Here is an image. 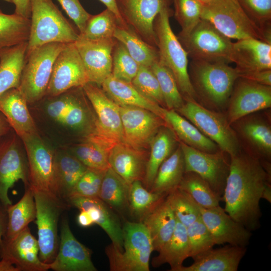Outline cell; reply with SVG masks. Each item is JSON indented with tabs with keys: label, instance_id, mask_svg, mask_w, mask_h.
Returning <instances> with one entry per match:
<instances>
[{
	"label": "cell",
	"instance_id": "obj_1",
	"mask_svg": "<svg viewBox=\"0 0 271 271\" xmlns=\"http://www.w3.org/2000/svg\"><path fill=\"white\" fill-rule=\"evenodd\" d=\"M270 186L269 172L256 157L241 150L230 156L222 200L224 210L250 231L259 226V201Z\"/></svg>",
	"mask_w": 271,
	"mask_h": 271
},
{
	"label": "cell",
	"instance_id": "obj_2",
	"mask_svg": "<svg viewBox=\"0 0 271 271\" xmlns=\"http://www.w3.org/2000/svg\"><path fill=\"white\" fill-rule=\"evenodd\" d=\"M171 14L170 7H165L154 21L159 61L173 75L184 99L196 100L195 92L189 75L188 56L171 28Z\"/></svg>",
	"mask_w": 271,
	"mask_h": 271
},
{
	"label": "cell",
	"instance_id": "obj_3",
	"mask_svg": "<svg viewBox=\"0 0 271 271\" xmlns=\"http://www.w3.org/2000/svg\"><path fill=\"white\" fill-rule=\"evenodd\" d=\"M188 72L196 98L218 107L228 103L239 78L236 69L225 62L192 60Z\"/></svg>",
	"mask_w": 271,
	"mask_h": 271
},
{
	"label": "cell",
	"instance_id": "obj_4",
	"mask_svg": "<svg viewBox=\"0 0 271 271\" xmlns=\"http://www.w3.org/2000/svg\"><path fill=\"white\" fill-rule=\"evenodd\" d=\"M30 30L27 54L46 44L74 43L79 34L52 0H31Z\"/></svg>",
	"mask_w": 271,
	"mask_h": 271
},
{
	"label": "cell",
	"instance_id": "obj_5",
	"mask_svg": "<svg viewBox=\"0 0 271 271\" xmlns=\"http://www.w3.org/2000/svg\"><path fill=\"white\" fill-rule=\"evenodd\" d=\"M123 243L121 251L111 243L105 248L111 271H149L151 255L154 251L150 232L141 221H126L122 226Z\"/></svg>",
	"mask_w": 271,
	"mask_h": 271
},
{
	"label": "cell",
	"instance_id": "obj_6",
	"mask_svg": "<svg viewBox=\"0 0 271 271\" xmlns=\"http://www.w3.org/2000/svg\"><path fill=\"white\" fill-rule=\"evenodd\" d=\"M66 44H46L26 54L18 88L28 104L38 102L46 96L54 61Z\"/></svg>",
	"mask_w": 271,
	"mask_h": 271
},
{
	"label": "cell",
	"instance_id": "obj_7",
	"mask_svg": "<svg viewBox=\"0 0 271 271\" xmlns=\"http://www.w3.org/2000/svg\"><path fill=\"white\" fill-rule=\"evenodd\" d=\"M177 37L193 60L231 63V39L207 20L201 19L188 33Z\"/></svg>",
	"mask_w": 271,
	"mask_h": 271
},
{
	"label": "cell",
	"instance_id": "obj_8",
	"mask_svg": "<svg viewBox=\"0 0 271 271\" xmlns=\"http://www.w3.org/2000/svg\"><path fill=\"white\" fill-rule=\"evenodd\" d=\"M201 19L210 22L230 39L253 38L265 42L261 30L247 16L237 0H213L202 6Z\"/></svg>",
	"mask_w": 271,
	"mask_h": 271
},
{
	"label": "cell",
	"instance_id": "obj_9",
	"mask_svg": "<svg viewBox=\"0 0 271 271\" xmlns=\"http://www.w3.org/2000/svg\"><path fill=\"white\" fill-rule=\"evenodd\" d=\"M176 110L193 123L203 134L214 142L220 150L232 156L240 151L239 141L227 117L206 108L195 100L184 99Z\"/></svg>",
	"mask_w": 271,
	"mask_h": 271
},
{
	"label": "cell",
	"instance_id": "obj_10",
	"mask_svg": "<svg viewBox=\"0 0 271 271\" xmlns=\"http://www.w3.org/2000/svg\"><path fill=\"white\" fill-rule=\"evenodd\" d=\"M36 207L39 257L44 262L53 261L58 252V223L60 215L67 204L55 195L33 190Z\"/></svg>",
	"mask_w": 271,
	"mask_h": 271
},
{
	"label": "cell",
	"instance_id": "obj_11",
	"mask_svg": "<svg viewBox=\"0 0 271 271\" xmlns=\"http://www.w3.org/2000/svg\"><path fill=\"white\" fill-rule=\"evenodd\" d=\"M21 141L13 129L0 137V201L6 207L12 204L8 192L17 182L21 180L26 189L30 187L27 158Z\"/></svg>",
	"mask_w": 271,
	"mask_h": 271
},
{
	"label": "cell",
	"instance_id": "obj_12",
	"mask_svg": "<svg viewBox=\"0 0 271 271\" xmlns=\"http://www.w3.org/2000/svg\"><path fill=\"white\" fill-rule=\"evenodd\" d=\"M21 139L27 158L30 187L55 195V154L38 132L26 135Z\"/></svg>",
	"mask_w": 271,
	"mask_h": 271
},
{
	"label": "cell",
	"instance_id": "obj_13",
	"mask_svg": "<svg viewBox=\"0 0 271 271\" xmlns=\"http://www.w3.org/2000/svg\"><path fill=\"white\" fill-rule=\"evenodd\" d=\"M89 80L74 43L66 44L56 57L46 96L53 97L67 91L82 87Z\"/></svg>",
	"mask_w": 271,
	"mask_h": 271
},
{
	"label": "cell",
	"instance_id": "obj_14",
	"mask_svg": "<svg viewBox=\"0 0 271 271\" xmlns=\"http://www.w3.org/2000/svg\"><path fill=\"white\" fill-rule=\"evenodd\" d=\"M179 145L184 156L185 172L198 174L222 198L230 161L226 160L221 151L205 152L182 142Z\"/></svg>",
	"mask_w": 271,
	"mask_h": 271
},
{
	"label": "cell",
	"instance_id": "obj_15",
	"mask_svg": "<svg viewBox=\"0 0 271 271\" xmlns=\"http://www.w3.org/2000/svg\"><path fill=\"white\" fill-rule=\"evenodd\" d=\"M172 0H115L118 10L127 27L144 41L157 47L154 23L163 9Z\"/></svg>",
	"mask_w": 271,
	"mask_h": 271
},
{
	"label": "cell",
	"instance_id": "obj_16",
	"mask_svg": "<svg viewBox=\"0 0 271 271\" xmlns=\"http://www.w3.org/2000/svg\"><path fill=\"white\" fill-rule=\"evenodd\" d=\"M119 106L122 125L124 142L132 147L143 150L164 126L165 120L155 113L140 107Z\"/></svg>",
	"mask_w": 271,
	"mask_h": 271
},
{
	"label": "cell",
	"instance_id": "obj_17",
	"mask_svg": "<svg viewBox=\"0 0 271 271\" xmlns=\"http://www.w3.org/2000/svg\"><path fill=\"white\" fill-rule=\"evenodd\" d=\"M227 118L231 124L253 112L271 106V86L238 78L228 101Z\"/></svg>",
	"mask_w": 271,
	"mask_h": 271
},
{
	"label": "cell",
	"instance_id": "obj_18",
	"mask_svg": "<svg viewBox=\"0 0 271 271\" xmlns=\"http://www.w3.org/2000/svg\"><path fill=\"white\" fill-rule=\"evenodd\" d=\"M117 42L114 38L93 40L79 36L74 43L89 82L101 86L103 81L111 75L112 54Z\"/></svg>",
	"mask_w": 271,
	"mask_h": 271
},
{
	"label": "cell",
	"instance_id": "obj_19",
	"mask_svg": "<svg viewBox=\"0 0 271 271\" xmlns=\"http://www.w3.org/2000/svg\"><path fill=\"white\" fill-rule=\"evenodd\" d=\"M82 89L97 115L93 127L116 144L124 143L118 105L95 83L88 82Z\"/></svg>",
	"mask_w": 271,
	"mask_h": 271
},
{
	"label": "cell",
	"instance_id": "obj_20",
	"mask_svg": "<svg viewBox=\"0 0 271 271\" xmlns=\"http://www.w3.org/2000/svg\"><path fill=\"white\" fill-rule=\"evenodd\" d=\"M38 240L27 226L11 239L3 238L0 257L18 268L19 271H46L50 263L43 262L38 254Z\"/></svg>",
	"mask_w": 271,
	"mask_h": 271
},
{
	"label": "cell",
	"instance_id": "obj_21",
	"mask_svg": "<svg viewBox=\"0 0 271 271\" xmlns=\"http://www.w3.org/2000/svg\"><path fill=\"white\" fill-rule=\"evenodd\" d=\"M199 207L200 217L216 244L228 243L241 247L248 244L251 231L234 220L224 209L219 205L208 209Z\"/></svg>",
	"mask_w": 271,
	"mask_h": 271
},
{
	"label": "cell",
	"instance_id": "obj_22",
	"mask_svg": "<svg viewBox=\"0 0 271 271\" xmlns=\"http://www.w3.org/2000/svg\"><path fill=\"white\" fill-rule=\"evenodd\" d=\"M50 269L55 271H96L91 251L80 243L72 233L68 221L62 222L60 243L57 253Z\"/></svg>",
	"mask_w": 271,
	"mask_h": 271
},
{
	"label": "cell",
	"instance_id": "obj_23",
	"mask_svg": "<svg viewBox=\"0 0 271 271\" xmlns=\"http://www.w3.org/2000/svg\"><path fill=\"white\" fill-rule=\"evenodd\" d=\"M231 62L238 73L271 69V44L246 38L232 43Z\"/></svg>",
	"mask_w": 271,
	"mask_h": 271
},
{
	"label": "cell",
	"instance_id": "obj_24",
	"mask_svg": "<svg viewBox=\"0 0 271 271\" xmlns=\"http://www.w3.org/2000/svg\"><path fill=\"white\" fill-rule=\"evenodd\" d=\"M68 203L80 210H84L90 215L94 223L99 225L106 233L111 244L119 251L123 247L122 226L111 208L98 197L73 196Z\"/></svg>",
	"mask_w": 271,
	"mask_h": 271
},
{
	"label": "cell",
	"instance_id": "obj_25",
	"mask_svg": "<svg viewBox=\"0 0 271 271\" xmlns=\"http://www.w3.org/2000/svg\"><path fill=\"white\" fill-rule=\"evenodd\" d=\"M148 159L143 150L123 142L115 144L108 156L110 167L129 185L144 181Z\"/></svg>",
	"mask_w": 271,
	"mask_h": 271
},
{
	"label": "cell",
	"instance_id": "obj_26",
	"mask_svg": "<svg viewBox=\"0 0 271 271\" xmlns=\"http://www.w3.org/2000/svg\"><path fill=\"white\" fill-rule=\"evenodd\" d=\"M246 250L245 247L231 245L212 247L193 257L190 266L182 265L176 271H237Z\"/></svg>",
	"mask_w": 271,
	"mask_h": 271
},
{
	"label": "cell",
	"instance_id": "obj_27",
	"mask_svg": "<svg viewBox=\"0 0 271 271\" xmlns=\"http://www.w3.org/2000/svg\"><path fill=\"white\" fill-rule=\"evenodd\" d=\"M27 104L18 88L10 89L0 96V112L20 139L38 132Z\"/></svg>",
	"mask_w": 271,
	"mask_h": 271
},
{
	"label": "cell",
	"instance_id": "obj_28",
	"mask_svg": "<svg viewBox=\"0 0 271 271\" xmlns=\"http://www.w3.org/2000/svg\"><path fill=\"white\" fill-rule=\"evenodd\" d=\"M101 86L118 105L144 108L164 119L166 109L145 97L131 82L117 79L111 75L103 81Z\"/></svg>",
	"mask_w": 271,
	"mask_h": 271
},
{
	"label": "cell",
	"instance_id": "obj_29",
	"mask_svg": "<svg viewBox=\"0 0 271 271\" xmlns=\"http://www.w3.org/2000/svg\"><path fill=\"white\" fill-rule=\"evenodd\" d=\"M115 145L100 134L89 131L83 142L73 150V156L88 169L105 171L110 167L108 156Z\"/></svg>",
	"mask_w": 271,
	"mask_h": 271
},
{
	"label": "cell",
	"instance_id": "obj_30",
	"mask_svg": "<svg viewBox=\"0 0 271 271\" xmlns=\"http://www.w3.org/2000/svg\"><path fill=\"white\" fill-rule=\"evenodd\" d=\"M166 198L141 221L150 232L154 250L158 252L171 238L177 221Z\"/></svg>",
	"mask_w": 271,
	"mask_h": 271
},
{
	"label": "cell",
	"instance_id": "obj_31",
	"mask_svg": "<svg viewBox=\"0 0 271 271\" xmlns=\"http://www.w3.org/2000/svg\"><path fill=\"white\" fill-rule=\"evenodd\" d=\"M55 195L68 203L76 184L87 168L74 156L55 154Z\"/></svg>",
	"mask_w": 271,
	"mask_h": 271
},
{
	"label": "cell",
	"instance_id": "obj_32",
	"mask_svg": "<svg viewBox=\"0 0 271 271\" xmlns=\"http://www.w3.org/2000/svg\"><path fill=\"white\" fill-rule=\"evenodd\" d=\"M164 119L181 142L201 151L215 153L218 146L193 123L174 109H167Z\"/></svg>",
	"mask_w": 271,
	"mask_h": 271
},
{
	"label": "cell",
	"instance_id": "obj_33",
	"mask_svg": "<svg viewBox=\"0 0 271 271\" xmlns=\"http://www.w3.org/2000/svg\"><path fill=\"white\" fill-rule=\"evenodd\" d=\"M27 42L0 49V96L18 88L25 64Z\"/></svg>",
	"mask_w": 271,
	"mask_h": 271
},
{
	"label": "cell",
	"instance_id": "obj_34",
	"mask_svg": "<svg viewBox=\"0 0 271 271\" xmlns=\"http://www.w3.org/2000/svg\"><path fill=\"white\" fill-rule=\"evenodd\" d=\"M176 144V135L168 125L162 127L152 139L143 183L148 190H150L161 165L175 151Z\"/></svg>",
	"mask_w": 271,
	"mask_h": 271
},
{
	"label": "cell",
	"instance_id": "obj_35",
	"mask_svg": "<svg viewBox=\"0 0 271 271\" xmlns=\"http://www.w3.org/2000/svg\"><path fill=\"white\" fill-rule=\"evenodd\" d=\"M185 173L184 156L179 145L160 166L149 190L167 196L179 187Z\"/></svg>",
	"mask_w": 271,
	"mask_h": 271
},
{
	"label": "cell",
	"instance_id": "obj_36",
	"mask_svg": "<svg viewBox=\"0 0 271 271\" xmlns=\"http://www.w3.org/2000/svg\"><path fill=\"white\" fill-rule=\"evenodd\" d=\"M190 257V248L186 227L177 220L174 232L169 240L153 258L152 265L158 267L168 263L171 271H176L183 261Z\"/></svg>",
	"mask_w": 271,
	"mask_h": 271
},
{
	"label": "cell",
	"instance_id": "obj_37",
	"mask_svg": "<svg viewBox=\"0 0 271 271\" xmlns=\"http://www.w3.org/2000/svg\"><path fill=\"white\" fill-rule=\"evenodd\" d=\"M7 225L5 236L7 239L13 238L36 219V207L33 190L26 189L21 200L7 208Z\"/></svg>",
	"mask_w": 271,
	"mask_h": 271
},
{
	"label": "cell",
	"instance_id": "obj_38",
	"mask_svg": "<svg viewBox=\"0 0 271 271\" xmlns=\"http://www.w3.org/2000/svg\"><path fill=\"white\" fill-rule=\"evenodd\" d=\"M113 38L123 44L140 66L151 68L159 60L157 48L144 41L128 27L118 25Z\"/></svg>",
	"mask_w": 271,
	"mask_h": 271
},
{
	"label": "cell",
	"instance_id": "obj_39",
	"mask_svg": "<svg viewBox=\"0 0 271 271\" xmlns=\"http://www.w3.org/2000/svg\"><path fill=\"white\" fill-rule=\"evenodd\" d=\"M129 185L111 167L104 174L98 198L119 213L128 208Z\"/></svg>",
	"mask_w": 271,
	"mask_h": 271
},
{
	"label": "cell",
	"instance_id": "obj_40",
	"mask_svg": "<svg viewBox=\"0 0 271 271\" xmlns=\"http://www.w3.org/2000/svg\"><path fill=\"white\" fill-rule=\"evenodd\" d=\"M30 30V19L5 14L0 8V49L28 42Z\"/></svg>",
	"mask_w": 271,
	"mask_h": 271
},
{
	"label": "cell",
	"instance_id": "obj_41",
	"mask_svg": "<svg viewBox=\"0 0 271 271\" xmlns=\"http://www.w3.org/2000/svg\"><path fill=\"white\" fill-rule=\"evenodd\" d=\"M239 130L243 137L261 155L269 157L271 154V128L264 120L248 118L240 122Z\"/></svg>",
	"mask_w": 271,
	"mask_h": 271
},
{
	"label": "cell",
	"instance_id": "obj_42",
	"mask_svg": "<svg viewBox=\"0 0 271 271\" xmlns=\"http://www.w3.org/2000/svg\"><path fill=\"white\" fill-rule=\"evenodd\" d=\"M166 196L151 192L145 187L142 181H136L129 185L128 209L131 214L141 221Z\"/></svg>",
	"mask_w": 271,
	"mask_h": 271
},
{
	"label": "cell",
	"instance_id": "obj_43",
	"mask_svg": "<svg viewBox=\"0 0 271 271\" xmlns=\"http://www.w3.org/2000/svg\"><path fill=\"white\" fill-rule=\"evenodd\" d=\"M178 188L204 208L218 206L222 200L206 181L194 172H185Z\"/></svg>",
	"mask_w": 271,
	"mask_h": 271
},
{
	"label": "cell",
	"instance_id": "obj_44",
	"mask_svg": "<svg viewBox=\"0 0 271 271\" xmlns=\"http://www.w3.org/2000/svg\"><path fill=\"white\" fill-rule=\"evenodd\" d=\"M157 77L168 109L177 110L184 103V99L171 72L159 61L151 67Z\"/></svg>",
	"mask_w": 271,
	"mask_h": 271
},
{
	"label": "cell",
	"instance_id": "obj_45",
	"mask_svg": "<svg viewBox=\"0 0 271 271\" xmlns=\"http://www.w3.org/2000/svg\"><path fill=\"white\" fill-rule=\"evenodd\" d=\"M166 198L177 220L186 227L200 216L199 205L179 188L169 193Z\"/></svg>",
	"mask_w": 271,
	"mask_h": 271
},
{
	"label": "cell",
	"instance_id": "obj_46",
	"mask_svg": "<svg viewBox=\"0 0 271 271\" xmlns=\"http://www.w3.org/2000/svg\"><path fill=\"white\" fill-rule=\"evenodd\" d=\"M118 25L114 14L106 8L97 15H90L79 36L93 40L113 38Z\"/></svg>",
	"mask_w": 271,
	"mask_h": 271
},
{
	"label": "cell",
	"instance_id": "obj_47",
	"mask_svg": "<svg viewBox=\"0 0 271 271\" xmlns=\"http://www.w3.org/2000/svg\"><path fill=\"white\" fill-rule=\"evenodd\" d=\"M237 1L247 16L261 30L264 39L270 38L271 0Z\"/></svg>",
	"mask_w": 271,
	"mask_h": 271
},
{
	"label": "cell",
	"instance_id": "obj_48",
	"mask_svg": "<svg viewBox=\"0 0 271 271\" xmlns=\"http://www.w3.org/2000/svg\"><path fill=\"white\" fill-rule=\"evenodd\" d=\"M140 67L123 44L117 41L112 54V76L121 80L131 82Z\"/></svg>",
	"mask_w": 271,
	"mask_h": 271
},
{
	"label": "cell",
	"instance_id": "obj_49",
	"mask_svg": "<svg viewBox=\"0 0 271 271\" xmlns=\"http://www.w3.org/2000/svg\"><path fill=\"white\" fill-rule=\"evenodd\" d=\"M131 82L145 97L163 107L165 106L159 82L151 68L140 66Z\"/></svg>",
	"mask_w": 271,
	"mask_h": 271
},
{
	"label": "cell",
	"instance_id": "obj_50",
	"mask_svg": "<svg viewBox=\"0 0 271 271\" xmlns=\"http://www.w3.org/2000/svg\"><path fill=\"white\" fill-rule=\"evenodd\" d=\"M175 19L181 27L179 34L188 33L201 19L202 5L196 0H172Z\"/></svg>",
	"mask_w": 271,
	"mask_h": 271
},
{
	"label": "cell",
	"instance_id": "obj_51",
	"mask_svg": "<svg viewBox=\"0 0 271 271\" xmlns=\"http://www.w3.org/2000/svg\"><path fill=\"white\" fill-rule=\"evenodd\" d=\"M186 229L190 257L193 258L212 248L216 244L211 233L200 216Z\"/></svg>",
	"mask_w": 271,
	"mask_h": 271
},
{
	"label": "cell",
	"instance_id": "obj_52",
	"mask_svg": "<svg viewBox=\"0 0 271 271\" xmlns=\"http://www.w3.org/2000/svg\"><path fill=\"white\" fill-rule=\"evenodd\" d=\"M105 172L87 168L76 184L69 198L73 196L98 197Z\"/></svg>",
	"mask_w": 271,
	"mask_h": 271
},
{
	"label": "cell",
	"instance_id": "obj_53",
	"mask_svg": "<svg viewBox=\"0 0 271 271\" xmlns=\"http://www.w3.org/2000/svg\"><path fill=\"white\" fill-rule=\"evenodd\" d=\"M53 97L55 99L49 102L47 105V113L51 118L61 123L76 97L74 94L67 91Z\"/></svg>",
	"mask_w": 271,
	"mask_h": 271
},
{
	"label": "cell",
	"instance_id": "obj_54",
	"mask_svg": "<svg viewBox=\"0 0 271 271\" xmlns=\"http://www.w3.org/2000/svg\"><path fill=\"white\" fill-rule=\"evenodd\" d=\"M69 17L74 22L82 34L91 14L82 6L79 0H57Z\"/></svg>",
	"mask_w": 271,
	"mask_h": 271
},
{
	"label": "cell",
	"instance_id": "obj_55",
	"mask_svg": "<svg viewBox=\"0 0 271 271\" xmlns=\"http://www.w3.org/2000/svg\"><path fill=\"white\" fill-rule=\"evenodd\" d=\"M87 122V115L81 103L76 97L61 123L73 128L82 127Z\"/></svg>",
	"mask_w": 271,
	"mask_h": 271
},
{
	"label": "cell",
	"instance_id": "obj_56",
	"mask_svg": "<svg viewBox=\"0 0 271 271\" xmlns=\"http://www.w3.org/2000/svg\"><path fill=\"white\" fill-rule=\"evenodd\" d=\"M239 77L255 83L271 86V69L241 73Z\"/></svg>",
	"mask_w": 271,
	"mask_h": 271
},
{
	"label": "cell",
	"instance_id": "obj_57",
	"mask_svg": "<svg viewBox=\"0 0 271 271\" xmlns=\"http://www.w3.org/2000/svg\"><path fill=\"white\" fill-rule=\"evenodd\" d=\"M15 6L14 13L30 19L31 15V0H12Z\"/></svg>",
	"mask_w": 271,
	"mask_h": 271
},
{
	"label": "cell",
	"instance_id": "obj_58",
	"mask_svg": "<svg viewBox=\"0 0 271 271\" xmlns=\"http://www.w3.org/2000/svg\"><path fill=\"white\" fill-rule=\"evenodd\" d=\"M103 4L107 9L111 11L115 16L119 26L128 27L122 18L116 6L115 0H99Z\"/></svg>",
	"mask_w": 271,
	"mask_h": 271
},
{
	"label": "cell",
	"instance_id": "obj_59",
	"mask_svg": "<svg viewBox=\"0 0 271 271\" xmlns=\"http://www.w3.org/2000/svg\"><path fill=\"white\" fill-rule=\"evenodd\" d=\"M7 208L0 201V243L5 236L7 225Z\"/></svg>",
	"mask_w": 271,
	"mask_h": 271
},
{
	"label": "cell",
	"instance_id": "obj_60",
	"mask_svg": "<svg viewBox=\"0 0 271 271\" xmlns=\"http://www.w3.org/2000/svg\"><path fill=\"white\" fill-rule=\"evenodd\" d=\"M77 221L78 225L83 227H89L94 223L89 214L84 210H80Z\"/></svg>",
	"mask_w": 271,
	"mask_h": 271
},
{
	"label": "cell",
	"instance_id": "obj_61",
	"mask_svg": "<svg viewBox=\"0 0 271 271\" xmlns=\"http://www.w3.org/2000/svg\"><path fill=\"white\" fill-rule=\"evenodd\" d=\"M12 128L4 115L0 112V137L6 134Z\"/></svg>",
	"mask_w": 271,
	"mask_h": 271
},
{
	"label": "cell",
	"instance_id": "obj_62",
	"mask_svg": "<svg viewBox=\"0 0 271 271\" xmlns=\"http://www.w3.org/2000/svg\"><path fill=\"white\" fill-rule=\"evenodd\" d=\"M0 271H19L17 267L10 263L0 260Z\"/></svg>",
	"mask_w": 271,
	"mask_h": 271
},
{
	"label": "cell",
	"instance_id": "obj_63",
	"mask_svg": "<svg viewBox=\"0 0 271 271\" xmlns=\"http://www.w3.org/2000/svg\"><path fill=\"white\" fill-rule=\"evenodd\" d=\"M196 1H197L199 3H200L202 5V6H203V5H205L209 4L213 0H196Z\"/></svg>",
	"mask_w": 271,
	"mask_h": 271
},
{
	"label": "cell",
	"instance_id": "obj_64",
	"mask_svg": "<svg viewBox=\"0 0 271 271\" xmlns=\"http://www.w3.org/2000/svg\"><path fill=\"white\" fill-rule=\"evenodd\" d=\"M8 3H12V0H3Z\"/></svg>",
	"mask_w": 271,
	"mask_h": 271
}]
</instances>
